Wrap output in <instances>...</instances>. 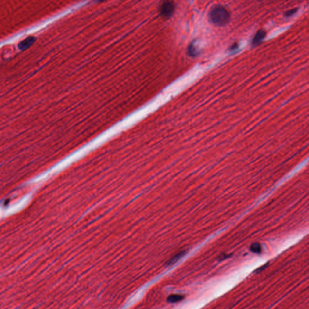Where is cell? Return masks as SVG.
Returning <instances> with one entry per match:
<instances>
[{
    "label": "cell",
    "mask_w": 309,
    "mask_h": 309,
    "mask_svg": "<svg viewBox=\"0 0 309 309\" xmlns=\"http://www.w3.org/2000/svg\"><path fill=\"white\" fill-rule=\"evenodd\" d=\"M211 22L217 26H224L228 24L231 19V15L228 10L221 5L214 6L209 13Z\"/></svg>",
    "instance_id": "cell-1"
},
{
    "label": "cell",
    "mask_w": 309,
    "mask_h": 309,
    "mask_svg": "<svg viewBox=\"0 0 309 309\" xmlns=\"http://www.w3.org/2000/svg\"><path fill=\"white\" fill-rule=\"evenodd\" d=\"M174 4L171 1H166L162 4L160 7V13L161 15L165 17V18H169L170 17L174 11Z\"/></svg>",
    "instance_id": "cell-2"
},
{
    "label": "cell",
    "mask_w": 309,
    "mask_h": 309,
    "mask_svg": "<svg viewBox=\"0 0 309 309\" xmlns=\"http://www.w3.org/2000/svg\"><path fill=\"white\" fill-rule=\"evenodd\" d=\"M266 32L263 30H258L256 34H255L254 37L253 38L252 44L253 45H257L259 44L262 42V41L264 39V38L266 36Z\"/></svg>",
    "instance_id": "cell-3"
},
{
    "label": "cell",
    "mask_w": 309,
    "mask_h": 309,
    "mask_svg": "<svg viewBox=\"0 0 309 309\" xmlns=\"http://www.w3.org/2000/svg\"><path fill=\"white\" fill-rule=\"evenodd\" d=\"M36 39L33 36H30L21 42L19 44V49L21 50H26L29 48L35 41Z\"/></svg>",
    "instance_id": "cell-4"
},
{
    "label": "cell",
    "mask_w": 309,
    "mask_h": 309,
    "mask_svg": "<svg viewBox=\"0 0 309 309\" xmlns=\"http://www.w3.org/2000/svg\"><path fill=\"white\" fill-rule=\"evenodd\" d=\"M184 298V296L182 295H178V294H174L171 295L167 298V300L169 303H175L179 302L182 301Z\"/></svg>",
    "instance_id": "cell-5"
},
{
    "label": "cell",
    "mask_w": 309,
    "mask_h": 309,
    "mask_svg": "<svg viewBox=\"0 0 309 309\" xmlns=\"http://www.w3.org/2000/svg\"><path fill=\"white\" fill-rule=\"evenodd\" d=\"M198 51L197 50L196 47L194 42H192L190 44L188 47V55L191 57H196L198 55Z\"/></svg>",
    "instance_id": "cell-6"
},
{
    "label": "cell",
    "mask_w": 309,
    "mask_h": 309,
    "mask_svg": "<svg viewBox=\"0 0 309 309\" xmlns=\"http://www.w3.org/2000/svg\"><path fill=\"white\" fill-rule=\"evenodd\" d=\"M185 254V251H182L181 253H178V254L175 255L173 258H171L169 261L167 262V265L171 266L176 263L179 260H180L184 255Z\"/></svg>",
    "instance_id": "cell-7"
},
{
    "label": "cell",
    "mask_w": 309,
    "mask_h": 309,
    "mask_svg": "<svg viewBox=\"0 0 309 309\" xmlns=\"http://www.w3.org/2000/svg\"><path fill=\"white\" fill-rule=\"evenodd\" d=\"M250 250L253 253H260L262 252L261 245L260 243H257V242L253 243V244L251 245Z\"/></svg>",
    "instance_id": "cell-8"
},
{
    "label": "cell",
    "mask_w": 309,
    "mask_h": 309,
    "mask_svg": "<svg viewBox=\"0 0 309 309\" xmlns=\"http://www.w3.org/2000/svg\"><path fill=\"white\" fill-rule=\"evenodd\" d=\"M298 10V9H292V10H288L287 11L286 13H285V16H287V17H289V16H291L292 15H294Z\"/></svg>",
    "instance_id": "cell-9"
},
{
    "label": "cell",
    "mask_w": 309,
    "mask_h": 309,
    "mask_svg": "<svg viewBox=\"0 0 309 309\" xmlns=\"http://www.w3.org/2000/svg\"><path fill=\"white\" fill-rule=\"evenodd\" d=\"M268 264H264V265H263L262 267H260V268H259L258 269H257L255 271V272H260V271H263V269H265V268L268 266Z\"/></svg>",
    "instance_id": "cell-10"
},
{
    "label": "cell",
    "mask_w": 309,
    "mask_h": 309,
    "mask_svg": "<svg viewBox=\"0 0 309 309\" xmlns=\"http://www.w3.org/2000/svg\"><path fill=\"white\" fill-rule=\"evenodd\" d=\"M229 257V255H227V254H222V255H221V256L219 257V258H220V260H224L225 258H228V257Z\"/></svg>",
    "instance_id": "cell-11"
},
{
    "label": "cell",
    "mask_w": 309,
    "mask_h": 309,
    "mask_svg": "<svg viewBox=\"0 0 309 309\" xmlns=\"http://www.w3.org/2000/svg\"><path fill=\"white\" fill-rule=\"evenodd\" d=\"M238 47L237 46V43H235L231 47V50H235V49H237Z\"/></svg>",
    "instance_id": "cell-12"
}]
</instances>
